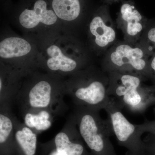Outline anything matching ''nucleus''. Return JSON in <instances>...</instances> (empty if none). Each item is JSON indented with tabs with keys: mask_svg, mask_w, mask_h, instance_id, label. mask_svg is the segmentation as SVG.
Instances as JSON below:
<instances>
[{
	"mask_svg": "<svg viewBox=\"0 0 155 155\" xmlns=\"http://www.w3.org/2000/svg\"><path fill=\"white\" fill-rule=\"evenodd\" d=\"M35 41L39 69L45 72L67 78L88 62V51L76 35L61 31Z\"/></svg>",
	"mask_w": 155,
	"mask_h": 155,
	"instance_id": "f257e3e1",
	"label": "nucleus"
},
{
	"mask_svg": "<svg viewBox=\"0 0 155 155\" xmlns=\"http://www.w3.org/2000/svg\"><path fill=\"white\" fill-rule=\"evenodd\" d=\"M65 78L38 70L31 72L24 78L15 99L25 114L42 110L57 114L64 107Z\"/></svg>",
	"mask_w": 155,
	"mask_h": 155,
	"instance_id": "f03ea898",
	"label": "nucleus"
},
{
	"mask_svg": "<svg viewBox=\"0 0 155 155\" xmlns=\"http://www.w3.org/2000/svg\"><path fill=\"white\" fill-rule=\"evenodd\" d=\"M0 64L24 77L39 69V52L35 40L19 35L4 27L0 37Z\"/></svg>",
	"mask_w": 155,
	"mask_h": 155,
	"instance_id": "7ed1b4c3",
	"label": "nucleus"
},
{
	"mask_svg": "<svg viewBox=\"0 0 155 155\" xmlns=\"http://www.w3.org/2000/svg\"><path fill=\"white\" fill-rule=\"evenodd\" d=\"M13 21L23 35L35 40L63 31L50 0H25Z\"/></svg>",
	"mask_w": 155,
	"mask_h": 155,
	"instance_id": "20e7f679",
	"label": "nucleus"
},
{
	"mask_svg": "<svg viewBox=\"0 0 155 155\" xmlns=\"http://www.w3.org/2000/svg\"><path fill=\"white\" fill-rule=\"evenodd\" d=\"M88 72H78L65 78L64 94L94 105L104 100L105 87L101 81L91 77Z\"/></svg>",
	"mask_w": 155,
	"mask_h": 155,
	"instance_id": "39448f33",
	"label": "nucleus"
},
{
	"mask_svg": "<svg viewBox=\"0 0 155 155\" xmlns=\"http://www.w3.org/2000/svg\"><path fill=\"white\" fill-rule=\"evenodd\" d=\"M108 5L100 7L90 18L87 34L91 49L98 54L114 43L116 32L111 20Z\"/></svg>",
	"mask_w": 155,
	"mask_h": 155,
	"instance_id": "423d86ee",
	"label": "nucleus"
},
{
	"mask_svg": "<svg viewBox=\"0 0 155 155\" xmlns=\"http://www.w3.org/2000/svg\"><path fill=\"white\" fill-rule=\"evenodd\" d=\"M153 54L143 44L140 45L126 41L115 45L111 49L107 59L118 68L128 67L141 71L149 66Z\"/></svg>",
	"mask_w": 155,
	"mask_h": 155,
	"instance_id": "0eeeda50",
	"label": "nucleus"
},
{
	"mask_svg": "<svg viewBox=\"0 0 155 155\" xmlns=\"http://www.w3.org/2000/svg\"><path fill=\"white\" fill-rule=\"evenodd\" d=\"M118 28L122 30L126 41L137 43L146 29L147 20L135 8L133 3H122L117 19Z\"/></svg>",
	"mask_w": 155,
	"mask_h": 155,
	"instance_id": "6e6552de",
	"label": "nucleus"
},
{
	"mask_svg": "<svg viewBox=\"0 0 155 155\" xmlns=\"http://www.w3.org/2000/svg\"><path fill=\"white\" fill-rule=\"evenodd\" d=\"M62 30L76 35L86 10L87 0H50Z\"/></svg>",
	"mask_w": 155,
	"mask_h": 155,
	"instance_id": "1a4fd4ad",
	"label": "nucleus"
},
{
	"mask_svg": "<svg viewBox=\"0 0 155 155\" xmlns=\"http://www.w3.org/2000/svg\"><path fill=\"white\" fill-rule=\"evenodd\" d=\"M24 78L19 72L0 64L1 109H9L10 102L16 98Z\"/></svg>",
	"mask_w": 155,
	"mask_h": 155,
	"instance_id": "9d476101",
	"label": "nucleus"
},
{
	"mask_svg": "<svg viewBox=\"0 0 155 155\" xmlns=\"http://www.w3.org/2000/svg\"><path fill=\"white\" fill-rule=\"evenodd\" d=\"M79 132L91 149L97 152L102 150L104 140L98 133V128L93 116L87 114L82 116L79 125Z\"/></svg>",
	"mask_w": 155,
	"mask_h": 155,
	"instance_id": "9b49d317",
	"label": "nucleus"
},
{
	"mask_svg": "<svg viewBox=\"0 0 155 155\" xmlns=\"http://www.w3.org/2000/svg\"><path fill=\"white\" fill-rule=\"evenodd\" d=\"M15 125V138L25 155H35L37 147V135L30 128L26 125Z\"/></svg>",
	"mask_w": 155,
	"mask_h": 155,
	"instance_id": "f8f14e48",
	"label": "nucleus"
},
{
	"mask_svg": "<svg viewBox=\"0 0 155 155\" xmlns=\"http://www.w3.org/2000/svg\"><path fill=\"white\" fill-rule=\"evenodd\" d=\"M114 130L119 141H126L134 132L135 127L120 112H116L111 116Z\"/></svg>",
	"mask_w": 155,
	"mask_h": 155,
	"instance_id": "ddd939ff",
	"label": "nucleus"
},
{
	"mask_svg": "<svg viewBox=\"0 0 155 155\" xmlns=\"http://www.w3.org/2000/svg\"><path fill=\"white\" fill-rule=\"evenodd\" d=\"M57 152L64 155H81L84 148L81 145L70 141L68 134L61 131L56 135L54 139Z\"/></svg>",
	"mask_w": 155,
	"mask_h": 155,
	"instance_id": "4468645a",
	"label": "nucleus"
},
{
	"mask_svg": "<svg viewBox=\"0 0 155 155\" xmlns=\"http://www.w3.org/2000/svg\"><path fill=\"white\" fill-rule=\"evenodd\" d=\"M51 114L47 111H40L36 114L27 113L24 116L25 125L37 131H44L51 127Z\"/></svg>",
	"mask_w": 155,
	"mask_h": 155,
	"instance_id": "2eb2a0df",
	"label": "nucleus"
},
{
	"mask_svg": "<svg viewBox=\"0 0 155 155\" xmlns=\"http://www.w3.org/2000/svg\"><path fill=\"white\" fill-rule=\"evenodd\" d=\"M121 84L116 89V94L119 96H122L127 93L137 89L140 84L138 77L130 74H124L120 78Z\"/></svg>",
	"mask_w": 155,
	"mask_h": 155,
	"instance_id": "dca6fc26",
	"label": "nucleus"
},
{
	"mask_svg": "<svg viewBox=\"0 0 155 155\" xmlns=\"http://www.w3.org/2000/svg\"><path fill=\"white\" fill-rule=\"evenodd\" d=\"M147 29L146 31L145 38L143 44L148 48L149 49L155 53V22L150 23L147 26Z\"/></svg>",
	"mask_w": 155,
	"mask_h": 155,
	"instance_id": "f3484780",
	"label": "nucleus"
},
{
	"mask_svg": "<svg viewBox=\"0 0 155 155\" xmlns=\"http://www.w3.org/2000/svg\"><path fill=\"white\" fill-rule=\"evenodd\" d=\"M123 100L127 104L131 106H136L141 101V97L137 89L131 91L124 96Z\"/></svg>",
	"mask_w": 155,
	"mask_h": 155,
	"instance_id": "a211bd4d",
	"label": "nucleus"
},
{
	"mask_svg": "<svg viewBox=\"0 0 155 155\" xmlns=\"http://www.w3.org/2000/svg\"><path fill=\"white\" fill-rule=\"evenodd\" d=\"M149 67L152 72L155 75V53L151 56L150 59Z\"/></svg>",
	"mask_w": 155,
	"mask_h": 155,
	"instance_id": "6ab92c4d",
	"label": "nucleus"
},
{
	"mask_svg": "<svg viewBox=\"0 0 155 155\" xmlns=\"http://www.w3.org/2000/svg\"><path fill=\"white\" fill-rule=\"evenodd\" d=\"M106 2L108 3V4H112L114 2H119L120 0H105Z\"/></svg>",
	"mask_w": 155,
	"mask_h": 155,
	"instance_id": "aec40b11",
	"label": "nucleus"
},
{
	"mask_svg": "<svg viewBox=\"0 0 155 155\" xmlns=\"http://www.w3.org/2000/svg\"><path fill=\"white\" fill-rule=\"evenodd\" d=\"M52 155H64L60 153L57 152L56 151V152L54 153H53V154Z\"/></svg>",
	"mask_w": 155,
	"mask_h": 155,
	"instance_id": "412c9836",
	"label": "nucleus"
}]
</instances>
